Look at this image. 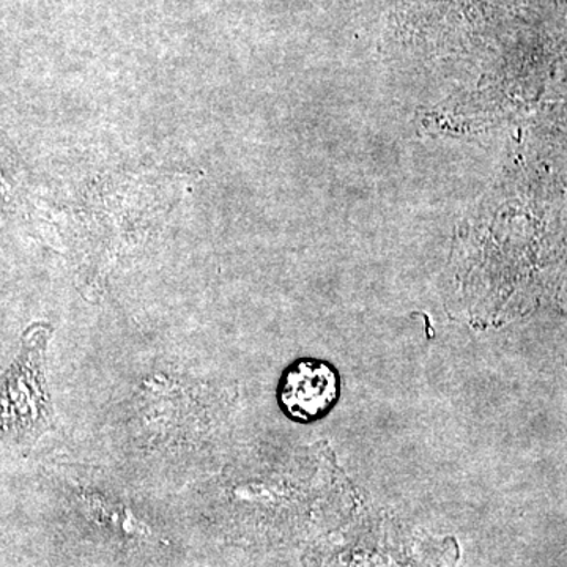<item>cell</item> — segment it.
Here are the masks:
<instances>
[{
  "label": "cell",
  "instance_id": "7a4b0ae2",
  "mask_svg": "<svg viewBox=\"0 0 567 567\" xmlns=\"http://www.w3.org/2000/svg\"><path fill=\"white\" fill-rule=\"evenodd\" d=\"M330 567H436L429 559H420L404 548L354 547L339 555Z\"/></svg>",
  "mask_w": 567,
  "mask_h": 567
},
{
  "label": "cell",
  "instance_id": "6da1fadb",
  "mask_svg": "<svg viewBox=\"0 0 567 567\" xmlns=\"http://www.w3.org/2000/svg\"><path fill=\"white\" fill-rule=\"evenodd\" d=\"M341 395V377L333 364L315 358H301L284 371L278 388L282 412L297 423L322 420Z\"/></svg>",
  "mask_w": 567,
  "mask_h": 567
}]
</instances>
